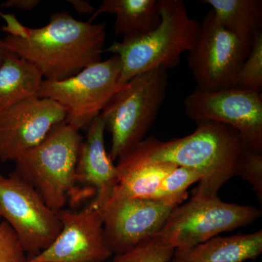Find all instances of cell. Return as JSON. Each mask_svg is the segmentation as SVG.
Returning <instances> with one entry per match:
<instances>
[{"instance_id": "cell-19", "label": "cell", "mask_w": 262, "mask_h": 262, "mask_svg": "<svg viewBox=\"0 0 262 262\" xmlns=\"http://www.w3.org/2000/svg\"><path fill=\"white\" fill-rule=\"evenodd\" d=\"M210 5L219 23L251 48L261 32V0H203Z\"/></svg>"}, {"instance_id": "cell-24", "label": "cell", "mask_w": 262, "mask_h": 262, "mask_svg": "<svg viewBox=\"0 0 262 262\" xmlns=\"http://www.w3.org/2000/svg\"><path fill=\"white\" fill-rule=\"evenodd\" d=\"M14 231L6 222L0 223V262H27Z\"/></svg>"}, {"instance_id": "cell-12", "label": "cell", "mask_w": 262, "mask_h": 262, "mask_svg": "<svg viewBox=\"0 0 262 262\" xmlns=\"http://www.w3.org/2000/svg\"><path fill=\"white\" fill-rule=\"evenodd\" d=\"M58 215L59 234L27 262H104L113 255L105 242L99 207L94 202L80 211L63 208Z\"/></svg>"}, {"instance_id": "cell-8", "label": "cell", "mask_w": 262, "mask_h": 262, "mask_svg": "<svg viewBox=\"0 0 262 262\" xmlns=\"http://www.w3.org/2000/svg\"><path fill=\"white\" fill-rule=\"evenodd\" d=\"M250 50L209 10L200 23L194 47L188 53L196 89L215 91L237 87L239 72Z\"/></svg>"}, {"instance_id": "cell-4", "label": "cell", "mask_w": 262, "mask_h": 262, "mask_svg": "<svg viewBox=\"0 0 262 262\" xmlns=\"http://www.w3.org/2000/svg\"><path fill=\"white\" fill-rule=\"evenodd\" d=\"M168 70L144 72L114 95L100 116L112 136L111 160L120 159L145 139L166 98Z\"/></svg>"}, {"instance_id": "cell-17", "label": "cell", "mask_w": 262, "mask_h": 262, "mask_svg": "<svg viewBox=\"0 0 262 262\" xmlns=\"http://www.w3.org/2000/svg\"><path fill=\"white\" fill-rule=\"evenodd\" d=\"M43 80L34 65L10 53L0 65V115L37 96Z\"/></svg>"}, {"instance_id": "cell-6", "label": "cell", "mask_w": 262, "mask_h": 262, "mask_svg": "<svg viewBox=\"0 0 262 262\" xmlns=\"http://www.w3.org/2000/svg\"><path fill=\"white\" fill-rule=\"evenodd\" d=\"M121 63L117 55L86 67L63 80H44L37 97L61 105L65 122L78 130L89 126L122 87Z\"/></svg>"}, {"instance_id": "cell-18", "label": "cell", "mask_w": 262, "mask_h": 262, "mask_svg": "<svg viewBox=\"0 0 262 262\" xmlns=\"http://www.w3.org/2000/svg\"><path fill=\"white\" fill-rule=\"evenodd\" d=\"M103 13L115 15V34L124 37L152 30L161 19L158 0H103L88 21Z\"/></svg>"}, {"instance_id": "cell-13", "label": "cell", "mask_w": 262, "mask_h": 262, "mask_svg": "<svg viewBox=\"0 0 262 262\" xmlns=\"http://www.w3.org/2000/svg\"><path fill=\"white\" fill-rule=\"evenodd\" d=\"M61 105L37 96L0 115V160L16 162L35 147L55 127L65 122Z\"/></svg>"}, {"instance_id": "cell-16", "label": "cell", "mask_w": 262, "mask_h": 262, "mask_svg": "<svg viewBox=\"0 0 262 262\" xmlns=\"http://www.w3.org/2000/svg\"><path fill=\"white\" fill-rule=\"evenodd\" d=\"M118 183L113 194L139 199L154 200L160 184L177 165L167 162H145L127 156L116 165Z\"/></svg>"}, {"instance_id": "cell-26", "label": "cell", "mask_w": 262, "mask_h": 262, "mask_svg": "<svg viewBox=\"0 0 262 262\" xmlns=\"http://www.w3.org/2000/svg\"><path fill=\"white\" fill-rule=\"evenodd\" d=\"M67 3L72 5L74 9L80 15H93L95 8L89 1L85 0H68Z\"/></svg>"}, {"instance_id": "cell-9", "label": "cell", "mask_w": 262, "mask_h": 262, "mask_svg": "<svg viewBox=\"0 0 262 262\" xmlns=\"http://www.w3.org/2000/svg\"><path fill=\"white\" fill-rule=\"evenodd\" d=\"M187 194L170 199H139L112 194L99 207L103 236L113 254L127 252L156 235Z\"/></svg>"}, {"instance_id": "cell-28", "label": "cell", "mask_w": 262, "mask_h": 262, "mask_svg": "<svg viewBox=\"0 0 262 262\" xmlns=\"http://www.w3.org/2000/svg\"><path fill=\"white\" fill-rule=\"evenodd\" d=\"M170 262H185V261H183V260L180 259V258L174 257V256H173V258H172L171 260H170Z\"/></svg>"}, {"instance_id": "cell-21", "label": "cell", "mask_w": 262, "mask_h": 262, "mask_svg": "<svg viewBox=\"0 0 262 262\" xmlns=\"http://www.w3.org/2000/svg\"><path fill=\"white\" fill-rule=\"evenodd\" d=\"M237 88L261 93L262 89V32L255 37L239 72Z\"/></svg>"}, {"instance_id": "cell-23", "label": "cell", "mask_w": 262, "mask_h": 262, "mask_svg": "<svg viewBox=\"0 0 262 262\" xmlns=\"http://www.w3.org/2000/svg\"><path fill=\"white\" fill-rule=\"evenodd\" d=\"M239 177L249 183L262 204V154L248 149L245 151Z\"/></svg>"}, {"instance_id": "cell-22", "label": "cell", "mask_w": 262, "mask_h": 262, "mask_svg": "<svg viewBox=\"0 0 262 262\" xmlns=\"http://www.w3.org/2000/svg\"><path fill=\"white\" fill-rule=\"evenodd\" d=\"M200 180L199 174L192 169L177 166L163 179L154 200L170 199L187 194L188 188Z\"/></svg>"}, {"instance_id": "cell-2", "label": "cell", "mask_w": 262, "mask_h": 262, "mask_svg": "<svg viewBox=\"0 0 262 262\" xmlns=\"http://www.w3.org/2000/svg\"><path fill=\"white\" fill-rule=\"evenodd\" d=\"M196 123L189 135L167 141L147 138L125 156L192 169L201 177L193 196L217 198L226 183L239 177L243 157L249 148L232 127L211 121Z\"/></svg>"}, {"instance_id": "cell-7", "label": "cell", "mask_w": 262, "mask_h": 262, "mask_svg": "<svg viewBox=\"0 0 262 262\" xmlns=\"http://www.w3.org/2000/svg\"><path fill=\"white\" fill-rule=\"evenodd\" d=\"M261 215L256 207L226 203L219 196H192L174 208L157 234L176 250L187 249L249 225Z\"/></svg>"}, {"instance_id": "cell-5", "label": "cell", "mask_w": 262, "mask_h": 262, "mask_svg": "<svg viewBox=\"0 0 262 262\" xmlns=\"http://www.w3.org/2000/svg\"><path fill=\"white\" fill-rule=\"evenodd\" d=\"M82 140L80 130L64 122L15 162L14 173L29 184L53 211L63 209L73 193Z\"/></svg>"}, {"instance_id": "cell-14", "label": "cell", "mask_w": 262, "mask_h": 262, "mask_svg": "<svg viewBox=\"0 0 262 262\" xmlns=\"http://www.w3.org/2000/svg\"><path fill=\"white\" fill-rule=\"evenodd\" d=\"M104 122L100 115L88 127L85 139L79 149L75 170L74 203L95 196L98 207L113 194L118 183V172L105 149Z\"/></svg>"}, {"instance_id": "cell-11", "label": "cell", "mask_w": 262, "mask_h": 262, "mask_svg": "<svg viewBox=\"0 0 262 262\" xmlns=\"http://www.w3.org/2000/svg\"><path fill=\"white\" fill-rule=\"evenodd\" d=\"M186 115L194 121L225 124L238 131L248 147L262 154L261 93L239 88L194 90L184 100Z\"/></svg>"}, {"instance_id": "cell-20", "label": "cell", "mask_w": 262, "mask_h": 262, "mask_svg": "<svg viewBox=\"0 0 262 262\" xmlns=\"http://www.w3.org/2000/svg\"><path fill=\"white\" fill-rule=\"evenodd\" d=\"M175 251L156 234L127 252L115 255L113 262H170Z\"/></svg>"}, {"instance_id": "cell-3", "label": "cell", "mask_w": 262, "mask_h": 262, "mask_svg": "<svg viewBox=\"0 0 262 262\" xmlns=\"http://www.w3.org/2000/svg\"><path fill=\"white\" fill-rule=\"evenodd\" d=\"M160 23L148 32L125 36L105 52L119 56L120 82L124 85L136 76L149 71L175 68L184 52L192 51L200 23L188 15L182 0H158Z\"/></svg>"}, {"instance_id": "cell-10", "label": "cell", "mask_w": 262, "mask_h": 262, "mask_svg": "<svg viewBox=\"0 0 262 262\" xmlns=\"http://www.w3.org/2000/svg\"><path fill=\"white\" fill-rule=\"evenodd\" d=\"M0 220L10 226L24 251L32 256L46 249L62 227L58 212L14 172L8 177L0 173Z\"/></svg>"}, {"instance_id": "cell-15", "label": "cell", "mask_w": 262, "mask_h": 262, "mask_svg": "<svg viewBox=\"0 0 262 262\" xmlns=\"http://www.w3.org/2000/svg\"><path fill=\"white\" fill-rule=\"evenodd\" d=\"M262 253V231L216 237L187 249H177L174 257L185 262H245Z\"/></svg>"}, {"instance_id": "cell-25", "label": "cell", "mask_w": 262, "mask_h": 262, "mask_svg": "<svg viewBox=\"0 0 262 262\" xmlns=\"http://www.w3.org/2000/svg\"><path fill=\"white\" fill-rule=\"evenodd\" d=\"M40 3L39 0H8L2 4L1 6L5 8H14L16 9L29 11L34 9Z\"/></svg>"}, {"instance_id": "cell-1", "label": "cell", "mask_w": 262, "mask_h": 262, "mask_svg": "<svg viewBox=\"0 0 262 262\" xmlns=\"http://www.w3.org/2000/svg\"><path fill=\"white\" fill-rule=\"evenodd\" d=\"M8 33L3 40L11 53L34 65L44 80H63L101 61L106 24L81 21L67 12L51 15L40 28L24 27L3 15Z\"/></svg>"}, {"instance_id": "cell-27", "label": "cell", "mask_w": 262, "mask_h": 262, "mask_svg": "<svg viewBox=\"0 0 262 262\" xmlns=\"http://www.w3.org/2000/svg\"><path fill=\"white\" fill-rule=\"evenodd\" d=\"M11 52L10 51L9 48H8L7 45L5 44L3 39H0V65L4 61L5 58H6Z\"/></svg>"}]
</instances>
